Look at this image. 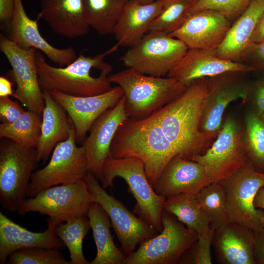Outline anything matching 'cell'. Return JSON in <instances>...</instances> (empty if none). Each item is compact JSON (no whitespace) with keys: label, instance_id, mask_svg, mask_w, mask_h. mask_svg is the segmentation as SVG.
Wrapping results in <instances>:
<instances>
[{"label":"cell","instance_id":"cell-23","mask_svg":"<svg viewBox=\"0 0 264 264\" xmlns=\"http://www.w3.org/2000/svg\"><path fill=\"white\" fill-rule=\"evenodd\" d=\"M254 230L235 221L214 230L212 246L220 264H255Z\"/></svg>","mask_w":264,"mask_h":264},{"label":"cell","instance_id":"cell-33","mask_svg":"<svg viewBox=\"0 0 264 264\" xmlns=\"http://www.w3.org/2000/svg\"><path fill=\"white\" fill-rule=\"evenodd\" d=\"M196 198L214 230L231 221L225 194L220 182L211 183L204 187Z\"/></svg>","mask_w":264,"mask_h":264},{"label":"cell","instance_id":"cell-22","mask_svg":"<svg viewBox=\"0 0 264 264\" xmlns=\"http://www.w3.org/2000/svg\"><path fill=\"white\" fill-rule=\"evenodd\" d=\"M47 228L42 232H34L23 227L0 212V264L8 263L13 252L24 248L41 247L61 249L65 246L56 233L58 224L49 218Z\"/></svg>","mask_w":264,"mask_h":264},{"label":"cell","instance_id":"cell-38","mask_svg":"<svg viewBox=\"0 0 264 264\" xmlns=\"http://www.w3.org/2000/svg\"><path fill=\"white\" fill-rule=\"evenodd\" d=\"M214 229L210 228L208 232L198 236V240L183 254L179 264H212L211 253Z\"/></svg>","mask_w":264,"mask_h":264},{"label":"cell","instance_id":"cell-16","mask_svg":"<svg viewBox=\"0 0 264 264\" xmlns=\"http://www.w3.org/2000/svg\"><path fill=\"white\" fill-rule=\"evenodd\" d=\"M48 92L66 110L75 129L76 142L82 144L96 119L114 107L124 96L118 86L105 93L89 96H72L57 91Z\"/></svg>","mask_w":264,"mask_h":264},{"label":"cell","instance_id":"cell-14","mask_svg":"<svg viewBox=\"0 0 264 264\" xmlns=\"http://www.w3.org/2000/svg\"><path fill=\"white\" fill-rule=\"evenodd\" d=\"M0 50L11 66V75L16 84L12 96L28 110L42 114L44 99L36 64L38 50L22 48L0 34Z\"/></svg>","mask_w":264,"mask_h":264},{"label":"cell","instance_id":"cell-15","mask_svg":"<svg viewBox=\"0 0 264 264\" xmlns=\"http://www.w3.org/2000/svg\"><path fill=\"white\" fill-rule=\"evenodd\" d=\"M245 73L227 72L208 78V95L199 125L200 131L215 139L222 125L224 111L232 102L249 98L251 85Z\"/></svg>","mask_w":264,"mask_h":264},{"label":"cell","instance_id":"cell-30","mask_svg":"<svg viewBox=\"0 0 264 264\" xmlns=\"http://www.w3.org/2000/svg\"><path fill=\"white\" fill-rule=\"evenodd\" d=\"M130 0H83L90 27L102 35L113 33L115 26Z\"/></svg>","mask_w":264,"mask_h":264},{"label":"cell","instance_id":"cell-11","mask_svg":"<svg viewBox=\"0 0 264 264\" xmlns=\"http://www.w3.org/2000/svg\"><path fill=\"white\" fill-rule=\"evenodd\" d=\"M244 130L234 117L225 118L211 147L191 160L201 164L212 183L219 182L235 173L248 161Z\"/></svg>","mask_w":264,"mask_h":264},{"label":"cell","instance_id":"cell-50","mask_svg":"<svg viewBox=\"0 0 264 264\" xmlns=\"http://www.w3.org/2000/svg\"><path fill=\"white\" fill-rule=\"evenodd\" d=\"M263 80H264V78H263Z\"/></svg>","mask_w":264,"mask_h":264},{"label":"cell","instance_id":"cell-26","mask_svg":"<svg viewBox=\"0 0 264 264\" xmlns=\"http://www.w3.org/2000/svg\"><path fill=\"white\" fill-rule=\"evenodd\" d=\"M264 11V0H252L232 24L224 40L216 49L217 55L240 63L254 43L253 38L259 19Z\"/></svg>","mask_w":264,"mask_h":264},{"label":"cell","instance_id":"cell-41","mask_svg":"<svg viewBox=\"0 0 264 264\" xmlns=\"http://www.w3.org/2000/svg\"><path fill=\"white\" fill-rule=\"evenodd\" d=\"M252 96L255 112L261 115L264 113V80L263 79L251 85L250 96Z\"/></svg>","mask_w":264,"mask_h":264},{"label":"cell","instance_id":"cell-2","mask_svg":"<svg viewBox=\"0 0 264 264\" xmlns=\"http://www.w3.org/2000/svg\"><path fill=\"white\" fill-rule=\"evenodd\" d=\"M117 49L114 45L93 57L82 54L64 67L51 66L42 52L37 50L36 64L42 90L57 91L75 96H93L109 91L112 87L108 76L112 68L104 58Z\"/></svg>","mask_w":264,"mask_h":264},{"label":"cell","instance_id":"cell-45","mask_svg":"<svg viewBox=\"0 0 264 264\" xmlns=\"http://www.w3.org/2000/svg\"><path fill=\"white\" fill-rule=\"evenodd\" d=\"M264 42V11L261 16L254 33V43Z\"/></svg>","mask_w":264,"mask_h":264},{"label":"cell","instance_id":"cell-8","mask_svg":"<svg viewBox=\"0 0 264 264\" xmlns=\"http://www.w3.org/2000/svg\"><path fill=\"white\" fill-rule=\"evenodd\" d=\"M163 229L126 256L123 264H176L198 240V234L187 228L175 216L163 210Z\"/></svg>","mask_w":264,"mask_h":264},{"label":"cell","instance_id":"cell-9","mask_svg":"<svg viewBox=\"0 0 264 264\" xmlns=\"http://www.w3.org/2000/svg\"><path fill=\"white\" fill-rule=\"evenodd\" d=\"M123 55L127 67L155 77L167 76L188 50L186 44L169 34L149 31Z\"/></svg>","mask_w":264,"mask_h":264},{"label":"cell","instance_id":"cell-40","mask_svg":"<svg viewBox=\"0 0 264 264\" xmlns=\"http://www.w3.org/2000/svg\"><path fill=\"white\" fill-rule=\"evenodd\" d=\"M240 63L264 71V42L253 43L243 56Z\"/></svg>","mask_w":264,"mask_h":264},{"label":"cell","instance_id":"cell-32","mask_svg":"<svg viewBox=\"0 0 264 264\" xmlns=\"http://www.w3.org/2000/svg\"><path fill=\"white\" fill-rule=\"evenodd\" d=\"M90 229L87 216H79L57 225L56 235L68 249L71 264H90L85 258L82 247L83 240Z\"/></svg>","mask_w":264,"mask_h":264},{"label":"cell","instance_id":"cell-48","mask_svg":"<svg viewBox=\"0 0 264 264\" xmlns=\"http://www.w3.org/2000/svg\"><path fill=\"white\" fill-rule=\"evenodd\" d=\"M262 119L264 121V113L260 115Z\"/></svg>","mask_w":264,"mask_h":264},{"label":"cell","instance_id":"cell-12","mask_svg":"<svg viewBox=\"0 0 264 264\" xmlns=\"http://www.w3.org/2000/svg\"><path fill=\"white\" fill-rule=\"evenodd\" d=\"M84 180L92 202L98 203L109 217L121 249L126 256L135 251L138 245L159 233L132 213L121 201L109 194L90 172L88 173Z\"/></svg>","mask_w":264,"mask_h":264},{"label":"cell","instance_id":"cell-10","mask_svg":"<svg viewBox=\"0 0 264 264\" xmlns=\"http://www.w3.org/2000/svg\"><path fill=\"white\" fill-rule=\"evenodd\" d=\"M91 196L84 179L46 188L33 197L26 198L17 213L29 212L47 216L57 224L87 216Z\"/></svg>","mask_w":264,"mask_h":264},{"label":"cell","instance_id":"cell-35","mask_svg":"<svg viewBox=\"0 0 264 264\" xmlns=\"http://www.w3.org/2000/svg\"><path fill=\"white\" fill-rule=\"evenodd\" d=\"M191 3L189 0H168L151 25L149 31L170 34L176 31L187 19Z\"/></svg>","mask_w":264,"mask_h":264},{"label":"cell","instance_id":"cell-18","mask_svg":"<svg viewBox=\"0 0 264 264\" xmlns=\"http://www.w3.org/2000/svg\"><path fill=\"white\" fill-rule=\"evenodd\" d=\"M6 28L7 37L18 46L23 49L35 48L60 67L68 66L77 57L73 47H55L42 36L38 19L34 20L28 17L22 0H15L13 17Z\"/></svg>","mask_w":264,"mask_h":264},{"label":"cell","instance_id":"cell-7","mask_svg":"<svg viewBox=\"0 0 264 264\" xmlns=\"http://www.w3.org/2000/svg\"><path fill=\"white\" fill-rule=\"evenodd\" d=\"M76 144L72 123L68 137L56 145L47 164L32 174L27 197H33L53 186L84 179L89 172L88 159L85 147Z\"/></svg>","mask_w":264,"mask_h":264},{"label":"cell","instance_id":"cell-31","mask_svg":"<svg viewBox=\"0 0 264 264\" xmlns=\"http://www.w3.org/2000/svg\"><path fill=\"white\" fill-rule=\"evenodd\" d=\"M42 121V114L25 110L14 122L0 124V137L12 140L25 148H36Z\"/></svg>","mask_w":264,"mask_h":264},{"label":"cell","instance_id":"cell-44","mask_svg":"<svg viewBox=\"0 0 264 264\" xmlns=\"http://www.w3.org/2000/svg\"><path fill=\"white\" fill-rule=\"evenodd\" d=\"M13 93L12 83L6 77L1 76L0 77V97L13 95Z\"/></svg>","mask_w":264,"mask_h":264},{"label":"cell","instance_id":"cell-43","mask_svg":"<svg viewBox=\"0 0 264 264\" xmlns=\"http://www.w3.org/2000/svg\"><path fill=\"white\" fill-rule=\"evenodd\" d=\"M14 7L15 0H0V21L6 27L12 18Z\"/></svg>","mask_w":264,"mask_h":264},{"label":"cell","instance_id":"cell-42","mask_svg":"<svg viewBox=\"0 0 264 264\" xmlns=\"http://www.w3.org/2000/svg\"><path fill=\"white\" fill-rule=\"evenodd\" d=\"M253 258L255 264H264V227L254 230Z\"/></svg>","mask_w":264,"mask_h":264},{"label":"cell","instance_id":"cell-36","mask_svg":"<svg viewBox=\"0 0 264 264\" xmlns=\"http://www.w3.org/2000/svg\"><path fill=\"white\" fill-rule=\"evenodd\" d=\"M10 264H71L58 249L30 247L17 250L10 255Z\"/></svg>","mask_w":264,"mask_h":264},{"label":"cell","instance_id":"cell-3","mask_svg":"<svg viewBox=\"0 0 264 264\" xmlns=\"http://www.w3.org/2000/svg\"><path fill=\"white\" fill-rule=\"evenodd\" d=\"M114 158L136 157L143 162L153 187L168 163L178 154L161 127L150 115L128 118L117 130L110 149Z\"/></svg>","mask_w":264,"mask_h":264},{"label":"cell","instance_id":"cell-4","mask_svg":"<svg viewBox=\"0 0 264 264\" xmlns=\"http://www.w3.org/2000/svg\"><path fill=\"white\" fill-rule=\"evenodd\" d=\"M108 79L121 88L127 116L134 119L149 117L187 87L174 78L148 75L130 67L110 75Z\"/></svg>","mask_w":264,"mask_h":264},{"label":"cell","instance_id":"cell-21","mask_svg":"<svg viewBox=\"0 0 264 264\" xmlns=\"http://www.w3.org/2000/svg\"><path fill=\"white\" fill-rule=\"evenodd\" d=\"M211 183L201 164L177 154L164 167L153 188L167 198L181 194L196 195Z\"/></svg>","mask_w":264,"mask_h":264},{"label":"cell","instance_id":"cell-28","mask_svg":"<svg viewBox=\"0 0 264 264\" xmlns=\"http://www.w3.org/2000/svg\"><path fill=\"white\" fill-rule=\"evenodd\" d=\"M87 216L89 219L97 253L90 264H123L126 256L115 244L109 217L97 203L92 202Z\"/></svg>","mask_w":264,"mask_h":264},{"label":"cell","instance_id":"cell-49","mask_svg":"<svg viewBox=\"0 0 264 264\" xmlns=\"http://www.w3.org/2000/svg\"><path fill=\"white\" fill-rule=\"evenodd\" d=\"M189 0L191 2V3H192V2H193L195 0Z\"/></svg>","mask_w":264,"mask_h":264},{"label":"cell","instance_id":"cell-19","mask_svg":"<svg viewBox=\"0 0 264 264\" xmlns=\"http://www.w3.org/2000/svg\"><path fill=\"white\" fill-rule=\"evenodd\" d=\"M256 71L252 67L243 63L219 57L216 49H188L166 77L174 78L187 87L193 81L200 78L231 72L246 73Z\"/></svg>","mask_w":264,"mask_h":264},{"label":"cell","instance_id":"cell-47","mask_svg":"<svg viewBox=\"0 0 264 264\" xmlns=\"http://www.w3.org/2000/svg\"><path fill=\"white\" fill-rule=\"evenodd\" d=\"M141 4H148L154 2L157 0H135Z\"/></svg>","mask_w":264,"mask_h":264},{"label":"cell","instance_id":"cell-39","mask_svg":"<svg viewBox=\"0 0 264 264\" xmlns=\"http://www.w3.org/2000/svg\"><path fill=\"white\" fill-rule=\"evenodd\" d=\"M25 110L9 96L0 97V119L2 123L14 122Z\"/></svg>","mask_w":264,"mask_h":264},{"label":"cell","instance_id":"cell-29","mask_svg":"<svg viewBox=\"0 0 264 264\" xmlns=\"http://www.w3.org/2000/svg\"><path fill=\"white\" fill-rule=\"evenodd\" d=\"M163 210L175 216L198 236L210 229V221L202 210L196 195L181 194L166 199Z\"/></svg>","mask_w":264,"mask_h":264},{"label":"cell","instance_id":"cell-13","mask_svg":"<svg viewBox=\"0 0 264 264\" xmlns=\"http://www.w3.org/2000/svg\"><path fill=\"white\" fill-rule=\"evenodd\" d=\"M225 194L231 221L244 224L253 230L262 227L264 210L254 204L255 196L264 188V173L247 162L229 177L220 182Z\"/></svg>","mask_w":264,"mask_h":264},{"label":"cell","instance_id":"cell-5","mask_svg":"<svg viewBox=\"0 0 264 264\" xmlns=\"http://www.w3.org/2000/svg\"><path fill=\"white\" fill-rule=\"evenodd\" d=\"M116 177L124 179L136 200L133 213L161 232L163 229L161 216L166 198L154 191L147 178L142 160L132 157L114 158L109 154L103 166L102 187L112 188Z\"/></svg>","mask_w":264,"mask_h":264},{"label":"cell","instance_id":"cell-17","mask_svg":"<svg viewBox=\"0 0 264 264\" xmlns=\"http://www.w3.org/2000/svg\"><path fill=\"white\" fill-rule=\"evenodd\" d=\"M231 25L222 14L205 9L189 14L183 24L169 35L189 49L214 50L224 40Z\"/></svg>","mask_w":264,"mask_h":264},{"label":"cell","instance_id":"cell-20","mask_svg":"<svg viewBox=\"0 0 264 264\" xmlns=\"http://www.w3.org/2000/svg\"><path fill=\"white\" fill-rule=\"evenodd\" d=\"M123 96L113 108L103 113L94 122L82 144L85 148L89 172L101 180L104 163L110 154L111 143L121 124L128 117Z\"/></svg>","mask_w":264,"mask_h":264},{"label":"cell","instance_id":"cell-6","mask_svg":"<svg viewBox=\"0 0 264 264\" xmlns=\"http://www.w3.org/2000/svg\"><path fill=\"white\" fill-rule=\"evenodd\" d=\"M0 144V203L18 212L27 197L31 176L38 161L36 148H25L1 138Z\"/></svg>","mask_w":264,"mask_h":264},{"label":"cell","instance_id":"cell-27","mask_svg":"<svg viewBox=\"0 0 264 264\" xmlns=\"http://www.w3.org/2000/svg\"><path fill=\"white\" fill-rule=\"evenodd\" d=\"M43 91L44 107L36 150L38 161L45 163L56 145L68 137L72 122L65 109L49 92Z\"/></svg>","mask_w":264,"mask_h":264},{"label":"cell","instance_id":"cell-37","mask_svg":"<svg viewBox=\"0 0 264 264\" xmlns=\"http://www.w3.org/2000/svg\"><path fill=\"white\" fill-rule=\"evenodd\" d=\"M252 0H195L191 3L188 12L211 9L224 15L231 22L235 20Z\"/></svg>","mask_w":264,"mask_h":264},{"label":"cell","instance_id":"cell-34","mask_svg":"<svg viewBox=\"0 0 264 264\" xmlns=\"http://www.w3.org/2000/svg\"><path fill=\"white\" fill-rule=\"evenodd\" d=\"M243 137L248 160L256 171L264 173V121L255 111L245 116Z\"/></svg>","mask_w":264,"mask_h":264},{"label":"cell","instance_id":"cell-25","mask_svg":"<svg viewBox=\"0 0 264 264\" xmlns=\"http://www.w3.org/2000/svg\"><path fill=\"white\" fill-rule=\"evenodd\" d=\"M168 0H157L141 4L130 0L115 26L113 33L119 46L130 47L140 40L149 31L153 21L162 11Z\"/></svg>","mask_w":264,"mask_h":264},{"label":"cell","instance_id":"cell-1","mask_svg":"<svg viewBox=\"0 0 264 264\" xmlns=\"http://www.w3.org/2000/svg\"><path fill=\"white\" fill-rule=\"evenodd\" d=\"M208 95V78L197 79L175 99L151 116L161 127L178 154L190 159L213 140L199 130Z\"/></svg>","mask_w":264,"mask_h":264},{"label":"cell","instance_id":"cell-24","mask_svg":"<svg viewBox=\"0 0 264 264\" xmlns=\"http://www.w3.org/2000/svg\"><path fill=\"white\" fill-rule=\"evenodd\" d=\"M40 19L54 33L70 39L85 35L90 28L83 0H40L37 19Z\"/></svg>","mask_w":264,"mask_h":264},{"label":"cell","instance_id":"cell-46","mask_svg":"<svg viewBox=\"0 0 264 264\" xmlns=\"http://www.w3.org/2000/svg\"><path fill=\"white\" fill-rule=\"evenodd\" d=\"M256 208L264 210V188L261 187L257 192L254 201ZM262 227H264V219L262 222Z\"/></svg>","mask_w":264,"mask_h":264}]
</instances>
